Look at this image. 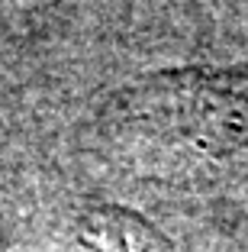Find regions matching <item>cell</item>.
I'll list each match as a JSON object with an SVG mask.
<instances>
[{"label": "cell", "mask_w": 248, "mask_h": 252, "mask_svg": "<svg viewBox=\"0 0 248 252\" xmlns=\"http://www.w3.org/2000/svg\"><path fill=\"white\" fill-rule=\"evenodd\" d=\"M81 246L87 252H171L152 223L119 207H100L81 223Z\"/></svg>", "instance_id": "obj_1"}]
</instances>
